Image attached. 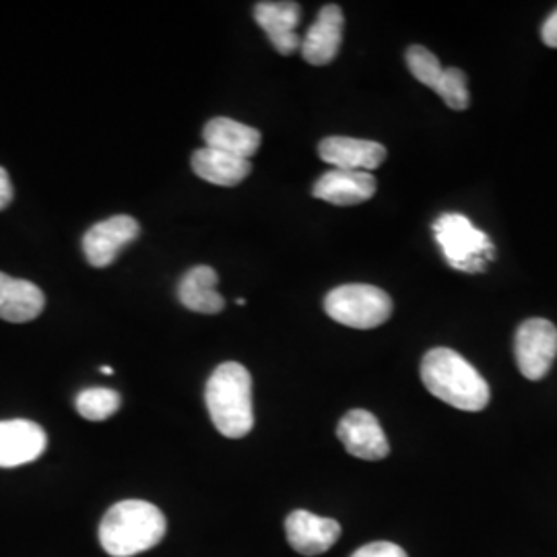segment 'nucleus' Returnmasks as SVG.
Masks as SVG:
<instances>
[{
  "mask_svg": "<svg viewBox=\"0 0 557 557\" xmlns=\"http://www.w3.org/2000/svg\"><path fill=\"white\" fill-rule=\"evenodd\" d=\"M421 382L442 403L478 413L492 398L490 384L457 351L436 347L421 359Z\"/></svg>",
  "mask_w": 557,
  "mask_h": 557,
  "instance_id": "1",
  "label": "nucleus"
},
{
  "mask_svg": "<svg viewBox=\"0 0 557 557\" xmlns=\"http://www.w3.org/2000/svg\"><path fill=\"white\" fill-rule=\"evenodd\" d=\"M165 529V517L158 506L143 499H124L101 518V547L112 557L139 556L160 545Z\"/></svg>",
  "mask_w": 557,
  "mask_h": 557,
  "instance_id": "2",
  "label": "nucleus"
},
{
  "mask_svg": "<svg viewBox=\"0 0 557 557\" xmlns=\"http://www.w3.org/2000/svg\"><path fill=\"white\" fill-rule=\"evenodd\" d=\"M205 400L221 436L238 440L252 432V379L238 361H225L215 368L207 382Z\"/></svg>",
  "mask_w": 557,
  "mask_h": 557,
  "instance_id": "3",
  "label": "nucleus"
},
{
  "mask_svg": "<svg viewBox=\"0 0 557 557\" xmlns=\"http://www.w3.org/2000/svg\"><path fill=\"white\" fill-rule=\"evenodd\" d=\"M434 234L446 262L462 273H479L494 259V244L465 215L446 213L434 223Z\"/></svg>",
  "mask_w": 557,
  "mask_h": 557,
  "instance_id": "4",
  "label": "nucleus"
},
{
  "mask_svg": "<svg viewBox=\"0 0 557 557\" xmlns=\"http://www.w3.org/2000/svg\"><path fill=\"white\" fill-rule=\"evenodd\" d=\"M324 310L338 324L368 331L393 317V299L374 285L351 283L335 287L324 299Z\"/></svg>",
  "mask_w": 557,
  "mask_h": 557,
  "instance_id": "5",
  "label": "nucleus"
},
{
  "mask_svg": "<svg viewBox=\"0 0 557 557\" xmlns=\"http://www.w3.org/2000/svg\"><path fill=\"white\" fill-rule=\"evenodd\" d=\"M515 356L524 379H545L557 358L556 324L545 319L522 322L515 337Z\"/></svg>",
  "mask_w": 557,
  "mask_h": 557,
  "instance_id": "6",
  "label": "nucleus"
},
{
  "mask_svg": "<svg viewBox=\"0 0 557 557\" xmlns=\"http://www.w3.org/2000/svg\"><path fill=\"white\" fill-rule=\"evenodd\" d=\"M139 234L140 225L131 215H114L110 220L100 221L83 236L85 259L96 269L110 267L119 259L120 250L133 244Z\"/></svg>",
  "mask_w": 557,
  "mask_h": 557,
  "instance_id": "7",
  "label": "nucleus"
},
{
  "mask_svg": "<svg viewBox=\"0 0 557 557\" xmlns=\"http://www.w3.org/2000/svg\"><path fill=\"white\" fill-rule=\"evenodd\" d=\"M337 436L345 450L361 460H382L391 453V444L379 419L366 409H351L341 419Z\"/></svg>",
  "mask_w": 557,
  "mask_h": 557,
  "instance_id": "8",
  "label": "nucleus"
},
{
  "mask_svg": "<svg viewBox=\"0 0 557 557\" xmlns=\"http://www.w3.org/2000/svg\"><path fill=\"white\" fill-rule=\"evenodd\" d=\"M48 446L46 432L29 419L0 421V467L13 469L34 462Z\"/></svg>",
  "mask_w": 557,
  "mask_h": 557,
  "instance_id": "9",
  "label": "nucleus"
},
{
  "mask_svg": "<svg viewBox=\"0 0 557 557\" xmlns=\"http://www.w3.org/2000/svg\"><path fill=\"white\" fill-rule=\"evenodd\" d=\"M289 545L299 556L314 557L329 552L338 537L341 524L333 518L317 517L308 510H296L285 520Z\"/></svg>",
  "mask_w": 557,
  "mask_h": 557,
  "instance_id": "10",
  "label": "nucleus"
},
{
  "mask_svg": "<svg viewBox=\"0 0 557 557\" xmlns=\"http://www.w3.org/2000/svg\"><path fill=\"white\" fill-rule=\"evenodd\" d=\"M319 156L335 170L372 172L386 160V147L376 140L326 137L320 140Z\"/></svg>",
  "mask_w": 557,
  "mask_h": 557,
  "instance_id": "11",
  "label": "nucleus"
},
{
  "mask_svg": "<svg viewBox=\"0 0 557 557\" xmlns=\"http://www.w3.org/2000/svg\"><path fill=\"white\" fill-rule=\"evenodd\" d=\"M255 20L278 54L289 57L301 48V38L296 32L301 20L298 2H259L255 4Z\"/></svg>",
  "mask_w": 557,
  "mask_h": 557,
  "instance_id": "12",
  "label": "nucleus"
},
{
  "mask_svg": "<svg viewBox=\"0 0 557 557\" xmlns=\"http://www.w3.org/2000/svg\"><path fill=\"white\" fill-rule=\"evenodd\" d=\"M345 17L338 4H326L320 9L319 17L310 25L306 38L301 40V57L314 66L331 64L337 59L343 41Z\"/></svg>",
  "mask_w": 557,
  "mask_h": 557,
  "instance_id": "13",
  "label": "nucleus"
},
{
  "mask_svg": "<svg viewBox=\"0 0 557 557\" xmlns=\"http://www.w3.org/2000/svg\"><path fill=\"white\" fill-rule=\"evenodd\" d=\"M312 195L337 207H354L376 195V178L370 172L331 170L317 180Z\"/></svg>",
  "mask_w": 557,
  "mask_h": 557,
  "instance_id": "14",
  "label": "nucleus"
},
{
  "mask_svg": "<svg viewBox=\"0 0 557 557\" xmlns=\"http://www.w3.org/2000/svg\"><path fill=\"white\" fill-rule=\"evenodd\" d=\"M46 296L40 287L25 278L0 273V319L7 322H32L44 312Z\"/></svg>",
  "mask_w": 557,
  "mask_h": 557,
  "instance_id": "15",
  "label": "nucleus"
},
{
  "mask_svg": "<svg viewBox=\"0 0 557 557\" xmlns=\"http://www.w3.org/2000/svg\"><path fill=\"white\" fill-rule=\"evenodd\" d=\"M202 139L207 143L205 147L250 161V158L259 151L262 137L257 128L221 116V119L209 120L205 124Z\"/></svg>",
  "mask_w": 557,
  "mask_h": 557,
  "instance_id": "16",
  "label": "nucleus"
},
{
  "mask_svg": "<svg viewBox=\"0 0 557 557\" xmlns=\"http://www.w3.org/2000/svg\"><path fill=\"white\" fill-rule=\"evenodd\" d=\"M218 273L211 267L190 269L178 285V298L186 310L199 314H218L225 308V299L218 292Z\"/></svg>",
  "mask_w": 557,
  "mask_h": 557,
  "instance_id": "17",
  "label": "nucleus"
},
{
  "mask_svg": "<svg viewBox=\"0 0 557 557\" xmlns=\"http://www.w3.org/2000/svg\"><path fill=\"white\" fill-rule=\"evenodd\" d=\"M190 163L199 178L218 184V186H225V188L238 186L239 182L248 178V174L252 170L250 161L223 153V151L211 149V147H202L199 151H195Z\"/></svg>",
  "mask_w": 557,
  "mask_h": 557,
  "instance_id": "18",
  "label": "nucleus"
},
{
  "mask_svg": "<svg viewBox=\"0 0 557 557\" xmlns=\"http://www.w3.org/2000/svg\"><path fill=\"white\" fill-rule=\"evenodd\" d=\"M120 403L122 398L112 388H85L75 400V407L81 418L89 421H106L119 411Z\"/></svg>",
  "mask_w": 557,
  "mask_h": 557,
  "instance_id": "19",
  "label": "nucleus"
},
{
  "mask_svg": "<svg viewBox=\"0 0 557 557\" xmlns=\"http://www.w3.org/2000/svg\"><path fill=\"white\" fill-rule=\"evenodd\" d=\"M405 59H407V66H409L411 75H413L419 83H423V85L436 89L444 66L440 64L438 57H436L432 50H428L425 46H411V48L407 50V57H405Z\"/></svg>",
  "mask_w": 557,
  "mask_h": 557,
  "instance_id": "20",
  "label": "nucleus"
},
{
  "mask_svg": "<svg viewBox=\"0 0 557 557\" xmlns=\"http://www.w3.org/2000/svg\"><path fill=\"white\" fill-rule=\"evenodd\" d=\"M450 110L462 112L469 108V87H467V75L460 69H444L438 85L434 89Z\"/></svg>",
  "mask_w": 557,
  "mask_h": 557,
  "instance_id": "21",
  "label": "nucleus"
},
{
  "mask_svg": "<svg viewBox=\"0 0 557 557\" xmlns=\"http://www.w3.org/2000/svg\"><path fill=\"white\" fill-rule=\"evenodd\" d=\"M351 557H409L405 554L403 547H398L397 543L391 541H376V543H368L361 549H358Z\"/></svg>",
  "mask_w": 557,
  "mask_h": 557,
  "instance_id": "22",
  "label": "nucleus"
},
{
  "mask_svg": "<svg viewBox=\"0 0 557 557\" xmlns=\"http://www.w3.org/2000/svg\"><path fill=\"white\" fill-rule=\"evenodd\" d=\"M541 38L549 46V48H557V9L547 17L541 27Z\"/></svg>",
  "mask_w": 557,
  "mask_h": 557,
  "instance_id": "23",
  "label": "nucleus"
},
{
  "mask_svg": "<svg viewBox=\"0 0 557 557\" xmlns=\"http://www.w3.org/2000/svg\"><path fill=\"white\" fill-rule=\"evenodd\" d=\"M13 200V184L9 178V172L4 168H0V211L7 209Z\"/></svg>",
  "mask_w": 557,
  "mask_h": 557,
  "instance_id": "24",
  "label": "nucleus"
},
{
  "mask_svg": "<svg viewBox=\"0 0 557 557\" xmlns=\"http://www.w3.org/2000/svg\"><path fill=\"white\" fill-rule=\"evenodd\" d=\"M101 372H103V374H108V376H112V374H114V370H112L110 366H103V368H101Z\"/></svg>",
  "mask_w": 557,
  "mask_h": 557,
  "instance_id": "25",
  "label": "nucleus"
}]
</instances>
